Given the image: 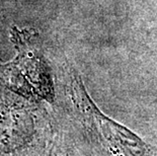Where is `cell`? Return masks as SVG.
Listing matches in <instances>:
<instances>
[{
  "mask_svg": "<svg viewBox=\"0 0 157 156\" xmlns=\"http://www.w3.org/2000/svg\"><path fill=\"white\" fill-rule=\"evenodd\" d=\"M70 94L85 121L91 123L109 150L117 156H156L141 138L119 123L105 116L86 92L77 73H70Z\"/></svg>",
  "mask_w": 157,
  "mask_h": 156,
  "instance_id": "obj_1",
  "label": "cell"
}]
</instances>
